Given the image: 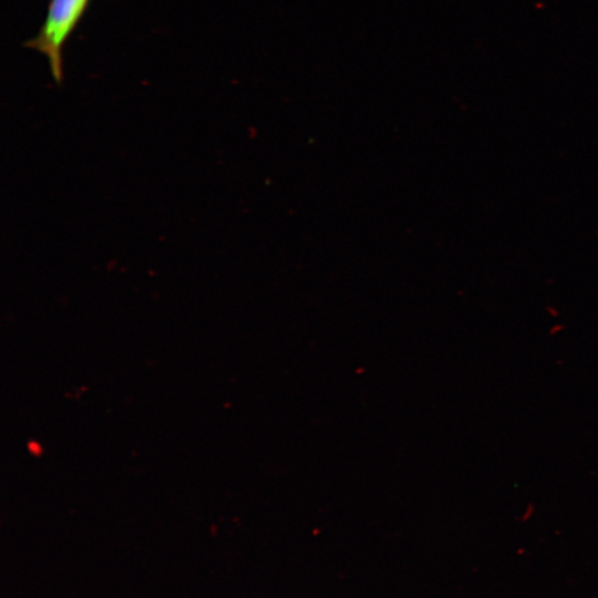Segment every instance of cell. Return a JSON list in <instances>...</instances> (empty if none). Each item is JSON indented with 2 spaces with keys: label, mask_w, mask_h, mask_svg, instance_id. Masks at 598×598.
Returning a JSON list of instances; mask_svg holds the SVG:
<instances>
[{
  "label": "cell",
  "mask_w": 598,
  "mask_h": 598,
  "mask_svg": "<svg viewBox=\"0 0 598 598\" xmlns=\"http://www.w3.org/2000/svg\"><path fill=\"white\" fill-rule=\"evenodd\" d=\"M89 3L90 0H50L43 24L35 37L25 42V47L47 58L53 80L58 84L63 80L64 43Z\"/></svg>",
  "instance_id": "1"
}]
</instances>
